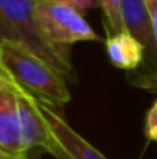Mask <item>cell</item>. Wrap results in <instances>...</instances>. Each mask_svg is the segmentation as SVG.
Returning <instances> with one entry per match:
<instances>
[{
    "label": "cell",
    "instance_id": "obj_1",
    "mask_svg": "<svg viewBox=\"0 0 157 159\" xmlns=\"http://www.w3.org/2000/svg\"><path fill=\"white\" fill-rule=\"evenodd\" d=\"M37 0H0V42H14L45 60L62 77L76 82L71 48L54 45L36 17Z\"/></svg>",
    "mask_w": 157,
    "mask_h": 159
},
{
    "label": "cell",
    "instance_id": "obj_2",
    "mask_svg": "<svg viewBox=\"0 0 157 159\" xmlns=\"http://www.w3.org/2000/svg\"><path fill=\"white\" fill-rule=\"evenodd\" d=\"M0 68L22 91L43 105L59 111L71 101L68 80L19 43L0 42Z\"/></svg>",
    "mask_w": 157,
    "mask_h": 159
},
{
    "label": "cell",
    "instance_id": "obj_3",
    "mask_svg": "<svg viewBox=\"0 0 157 159\" xmlns=\"http://www.w3.org/2000/svg\"><path fill=\"white\" fill-rule=\"evenodd\" d=\"M37 23L48 40L62 48L79 42H99V34L77 9L60 0H37Z\"/></svg>",
    "mask_w": 157,
    "mask_h": 159
},
{
    "label": "cell",
    "instance_id": "obj_4",
    "mask_svg": "<svg viewBox=\"0 0 157 159\" xmlns=\"http://www.w3.org/2000/svg\"><path fill=\"white\" fill-rule=\"evenodd\" d=\"M50 130V145L46 153L55 159H108L83 136H80L57 110L40 104Z\"/></svg>",
    "mask_w": 157,
    "mask_h": 159
},
{
    "label": "cell",
    "instance_id": "obj_5",
    "mask_svg": "<svg viewBox=\"0 0 157 159\" xmlns=\"http://www.w3.org/2000/svg\"><path fill=\"white\" fill-rule=\"evenodd\" d=\"M0 152L11 159H28L14 93H0Z\"/></svg>",
    "mask_w": 157,
    "mask_h": 159
},
{
    "label": "cell",
    "instance_id": "obj_6",
    "mask_svg": "<svg viewBox=\"0 0 157 159\" xmlns=\"http://www.w3.org/2000/svg\"><path fill=\"white\" fill-rule=\"evenodd\" d=\"M19 116L22 125V136L26 152L29 153L34 148H40L43 152L48 150L50 145V130L48 124L43 117L40 102L25 91L17 93Z\"/></svg>",
    "mask_w": 157,
    "mask_h": 159
},
{
    "label": "cell",
    "instance_id": "obj_7",
    "mask_svg": "<svg viewBox=\"0 0 157 159\" xmlns=\"http://www.w3.org/2000/svg\"><path fill=\"white\" fill-rule=\"evenodd\" d=\"M122 17L125 31L143 45L151 70H157V47L145 0H122Z\"/></svg>",
    "mask_w": 157,
    "mask_h": 159
},
{
    "label": "cell",
    "instance_id": "obj_8",
    "mask_svg": "<svg viewBox=\"0 0 157 159\" xmlns=\"http://www.w3.org/2000/svg\"><path fill=\"white\" fill-rule=\"evenodd\" d=\"M105 48L111 65L126 71H134L145 57L143 45L126 31L108 36Z\"/></svg>",
    "mask_w": 157,
    "mask_h": 159
},
{
    "label": "cell",
    "instance_id": "obj_9",
    "mask_svg": "<svg viewBox=\"0 0 157 159\" xmlns=\"http://www.w3.org/2000/svg\"><path fill=\"white\" fill-rule=\"evenodd\" d=\"M100 8L103 11V22L106 34L125 33L123 17H122V0H100Z\"/></svg>",
    "mask_w": 157,
    "mask_h": 159
},
{
    "label": "cell",
    "instance_id": "obj_10",
    "mask_svg": "<svg viewBox=\"0 0 157 159\" xmlns=\"http://www.w3.org/2000/svg\"><path fill=\"white\" fill-rule=\"evenodd\" d=\"M128 82L139 90H145L148 93L157 94V70H150V71L129 76Z\"/></svg>",
    "mask_w": 157,
    "mask_h": 159
},
{
    "label": "cell",
    "instance_id": "obj_11",
    "mask_svg": "<svg viewBox=\"0 0 157 159\" xmlns=\"http://www.w3.org/2000/svg\"><path fill=\"white\" fill-rule=\"evenodd\" d=\"M145 134L157 142V99L153 104V107L148 110L146 117H145Z\"/></svg>",
    "mask_w": 157,
    "mask_h": 159
},
{
    "label": "cell",
    "instance_id": "obj_12",
    "mask_svg": "<svg viewBox=\"0 0 157 159\" xmlns=\"http://www.w3.org/2000/svg\"><path fill=\"white\" fill-rule=\"evenodd\" d=\"M60 2L69 5L71 8L77 9L79 12H83V11H88V9L100 6V0H60Z\"/></svg>",
    "mask_w": 157,
    "mask_h": 159
},
{
    "label": "cell",
    "instance_id": "obj_13",
    "mask_svg": "<svg viewBox=\"0 0 157 159\" xmlns=\"http://www.w3.org/2000/svg\"><path fill=\"white\" fill-rule=\"evenodd\" d=\"M0 93H22V90L6 76V73L0 68Z\"/></svg>",
    "mask_w": 157,
    "mask_h": 159
},
{
    "label": "cell",
    "instance_id": "obj_14",
    "mask_svg": "<svg viewBox=\"0 0 157 159\" xmlns=\"http://www.w3.org/2000/svg\"><path fill=\"white\" fill-rule=\"evenodd\" d=\"M148 12H150V20H151V28H153V36L157 47V0H145Z\"/></svg>",
    "mask_w": 157,
    "mask_h": 159
},
{
    "label": "cell",
    "instance_id": "obj_15",
    "mask_svg": "<svg viewBox=\"0 0 157 159\" xmlns=\"http://www.w3.org/2000/svg\"><path fill=\"white\" fill-rule=\"evenodd\" d=\"M0 159H11L9 156H6V155H3L2 152H0Z\"/></svg>",
    "mask_w": 157,
    "mask_h": 159
}]
</instances>
